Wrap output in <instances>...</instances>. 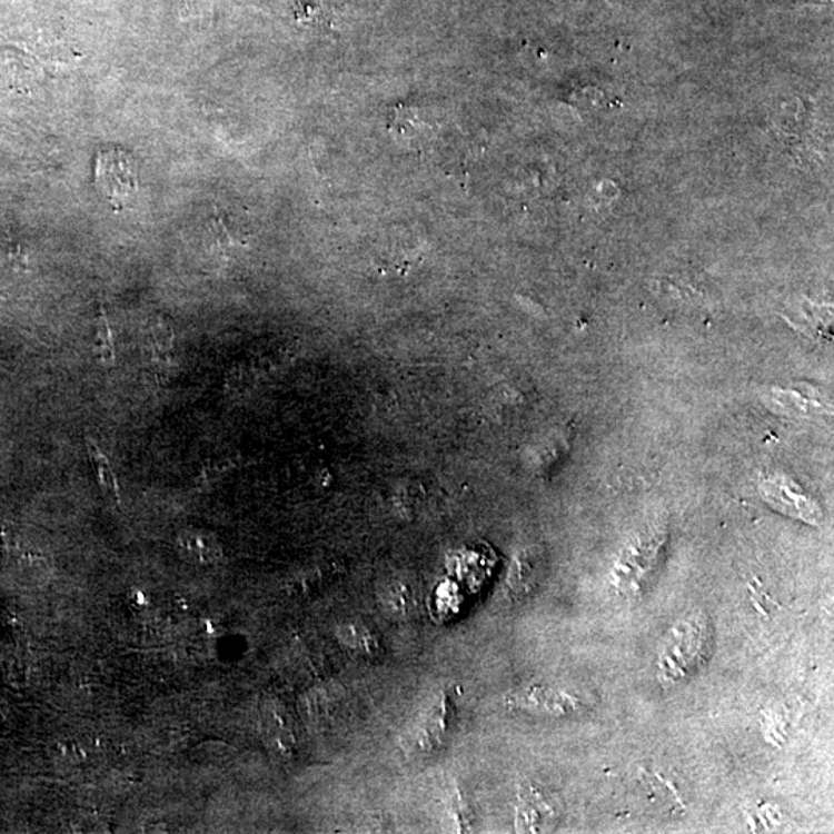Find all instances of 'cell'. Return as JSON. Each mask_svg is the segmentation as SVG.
Segmentation results:
<instances>
[{
  "instance_id": "cell-1",
  "label": "cell",
  "mask_w": 834,
  "mask_h": 834,
  "mask_svg": "<svg viewBox=\"0 0 834 834\" xmlns=\"http://www.w3.org/2000/svg\"><path fill=\"white\" fill-rule=\"evenodd\" d=\"M95 188L105 201L121 210L138 192L137 165L121 147H106L95 158Z\"/></svg>"
},
{
  "instance_id": "cell-2",
  "label": "cell",
  "mask_w": 834,
  "mask_h": 834,
  "mask_svg": "<svg viewBox=\"0 0 834 834\" xmlns=\"http://www.w3.org/2000/svg\"><path fill=\"white\" fill-rule=\"evenodd\" d=\"M456 695L451 691H444L425 711L423 718L416 723L410 733V745L417 754H430L438 751L455 728Z\"/></svg>"
},
{
  "instance_id": "cell-3",
  "label": "cell",
  "mask_w": 834,
  "mask_h": 834,
  "mask_svg": "<svg viewBox=\"0 0 834 834\" xmlns=\"http://www.w3.org/2000/svg\"><path fill=\"white\" fill-rule=\"evenodd\" d=\"M762 494L772 506L786 515L796 516L812 524L821 522L820 508L812 500L806 499L801 490H794L792 483L784 479H768L762 484Z\"/></svg>"
},
{
  "instance_id": "cell-4",
  "label": "cell",
  "mask_w": 834,
  "mask_h": 834,
  "mask_svg": "<svg viewBox=\"0 0 834 834\" xmlns=\"http://www.w3.org/2000/svg\"><path fill=\"white\" fill-rule=\"evenodd\" d=\"M87 458L90 460L91 470L95 473V478L102 494L107 498L119 503L121 496H119V486L117 476H115L113 468L110 466V460L107 458L101 448L98 447L97 440L87 438Z\"/></svg>"
},
{
  "instance_id": "cell-5",
  "label": "cell",
  "mask_w": 834,
  "mask_h": 834,
  "mask_svg": "<svg viewBox=\"0 0 834 834\" xmlns=\"http://www.w3.org/2000/svg\"><path fill=\"white\" fill-rule=\"evenodd\" d=\"M337 639L340 645L360 655H375L379 653V639L376 635L360 625V623H347L337 629Z\"/></svg>"
},
{
  "instance_id": "cell-6",
  "label": "cell",
  "mask_w": 834,
  "mask_h": 834,
  "mask_svg": "<svg viewBox=\"0 0 834 834\" xmlns=\"http://www.w3.org/2000/svg\"><path fill=\"white\" fill-rule=\"evenodd\" d=\"M380 606L391 618H405L415 607L413 590L407 584L393 583L379 592Z\"/></svg>"
},
{
  "instance_id": "cell-7",
  "label": "cell",
  "mask_w": 834,
  "mask_h": 834,
  "mask_svg": "<svg viewBox=\"0 0 834 834\" xmlns=\"http://www.w3.org/2000/svg\"><path fill=\"white\" fill-rule=\"evenodd\" d=\"M178 542H180L181 550L192 556L193 559H198V562H214L220 555L216 542L208 535L200 534V532H185Z\"/></svg>"
},
{
  "instance_id": "cell-8",
  "label": "cell",
  "mask_w": 834,
  "mask_h": 834,
  "mask_svg": "<svg viewBox=\"0 0 834 834\" xmlns=\"http://www.w3.org/2000/svg\"><path fill=\"white\" fill-rule=\"evenodd\" d=\"M93 351L105 367H111L115 364L117 351H115L113 336H111L109 320H107L106 312L102 309L99 311L97 320Z\"/></svg>"
},
{
  "instance_id": "cell-9",
  "label": "cell",
  "mask_w": 834,
  "mask_h": 834,
  "mask_svg": "<svg viewBox=\"0 0 834 834\" xmlns=\"http://www.w3.org/2000/svg\"><path fill=\"white\" fill-rule=\"evenodd\" d=\"M391 117H395V129L397 133L403 135L405 138H410L416 133V127L419 125V119L415 111L410 107H397L393 111Z\"/></svg>"
}]
</instances>
